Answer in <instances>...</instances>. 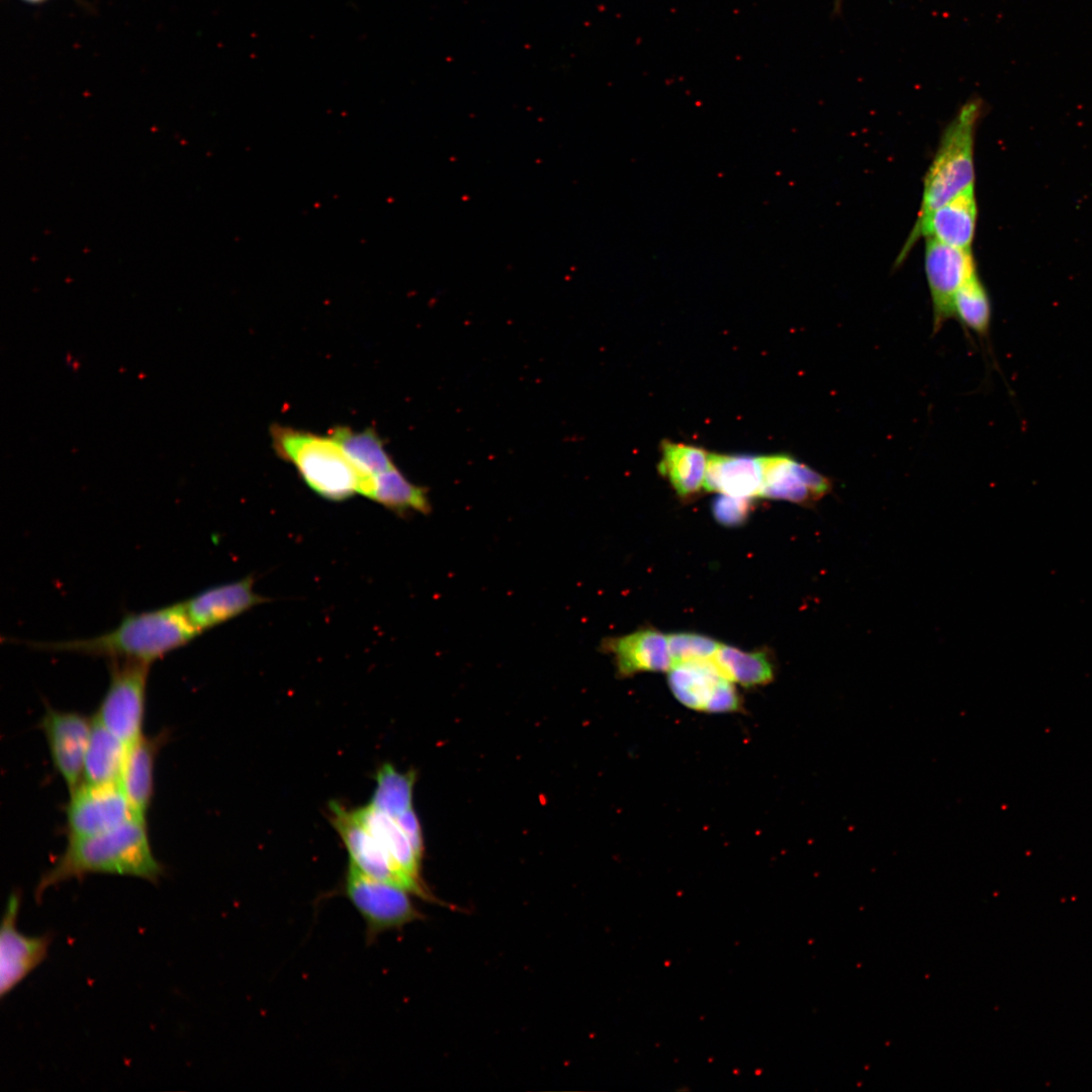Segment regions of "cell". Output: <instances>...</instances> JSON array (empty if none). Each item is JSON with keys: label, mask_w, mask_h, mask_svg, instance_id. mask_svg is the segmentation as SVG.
Here are the masks:
<instances>
[{"label": "cell", "mask_w": 1092, "mask_h": 1092, "mask_svg": "<svg viewBox=\"0 0 1092 1092\" xmlns=\"http://www.w3.org/2000/svg\"><path fill=\"white\" fill-rule=\"evenodd\" d=\"M375 780L376 787L370 806L391 817H397L413 808V772H400L390 763H384L378 769Z\"/></svg>", "instance_id": "cell-25"}, {"label": "cell", "mask_w": 1092, "mask_h": 1092, "mask_svg": "<svg viewBox=\"0 0 1092 1092\" xmlns=\"http://www.w3.org/2000/svg\"><path fill=\"white\" fill-rule=\"evenodd\" d=\"M393 818H395L396 822L410 839L416 852L420 856H422L424 849L422 830L418 817L413 808Z\"/></svg>", "instance_id": "cell-29"}, {"label": "cell", "mask_w": 1092, "mask_h": 1092, "mask_svg": "<svg viewBox=\"0 0 1092 1092\" xmlns=\"http://www.w3.org/2000/svg\"><path fill=\"white\" fill-rule=\"evenodd\" d=\"M197 635L181 603L131 613L112 630L101 635L65 641L29 642L38 650L102 656L151 664L185 646Z\"/></svg>", "instance_id": "cell-2"}, {"label": "cell", "mask_w": 1092, "mask_h": 1092, "mask_svg": "<svg viewBox=\"0 0 1092 1092\" xmlns=\"http://www.w3.org/2000/svg\"><path fill=\"white\" fill-rule=\"evenodd\" d=\"M982 107L980 99H970L946 126L924 177L918 216L974 187V133Z\"/></svg>", "instance_id": "cell-4"}, {"label": "cell", "mask_w": 1092, "mask_h": 1092, "mask_svg": "<svg viewBox=\"0 0 1092 1092\" xmlns=\"http://www.w3.org/2000/svg\"><path fill=\"white\" fill-rule=\"evenodd\" d=\"M341 891L361 916L367 942H373L382 933L399 930L422 918L408 890L369 877L351 864Z\"/></svg>", "instance_id": "cell-5"}, {"label": "cell", "mask_w": 1092, "mask_h": 1092, "mask_svg": "<svg viewBox=\"0 0 1092 1092\" xmlns=\"http://www.w3.org/2000/svg\"><path fill=\"white\" fill-rule=\"evenodd\" d=\"M925 273L929 286L933 332L953 317L952 299L958 289L976 273L970 249L944 244L927 238L924 256Z\"/></svg>", "instance_id": "cell-10"}, {"label": "cell", "mask_w": 1092, "mask_h": 1092, "mask_svg": "<svg viewBox=\"0 0 1092 1092\" xmlns=\"http://www.w3.org/2000/svg\"><path fill=\"white\" fill-rule=\"evenodd\" d=\"M750 499L722 493L713 504V515L724 526L741 525L751 509Z\"/></svg>", "instance_id": "cell-28"}, {"label": "cell", "mask_w": 1092, "mask_h": 1092, "mask_svg": "<svg viewBox=\"0 0 1092 1092\" xmlns=\"http://www.w3.org/2000/svg\"><path fill=\"white\" fill-rule=\"evenodd\" d=\"M65 814L68 839L99 834L139 817L118 783L82 782L70 792Z\"/></svg>", "instance_id": "cell-7"}, {"label": "cell", "mask_w": 1092, "mask_h": 1092, "mask_svg": "<svg viewBox=\"0 0 1092 1092\" xmlns=\"http://www.w3.org/2000/svg\"><path fill=\"white\" fill-rule=\"evenodd\" d=\"M168 734L143 735L127 745L118 784L134 813L147 819L155 793V764Z\"/></svg>", "instance_id": "cell-16"}, {"label": "cell", "mask_w": 1092, "mask_h": 1092, "mask_svg": "<svg viewBox=\"0 0 1092 1092\" xmlns=\"http://www.w3.org/2000/svg\"><path fill=\"white\" fill-rule=\"evenodd\" d=\"M360 493L398 515L431 512L428 489L411 482L396 467L369 477Z\"/></svg>", "instance_id": "cell-20"}, {"label": "cell", "mask_w": 1092, "mask_h": 1092, "mask_svg": "<svg viewBox=\"0 0 1092 1092\" xmlns=\"http://www.w3.org/2000/svg\"><path fill=\"white\" fill-rule=\"evenodd\" d=\"M53 765L69 792L83 782L84 759L93 727V718L74 712L47 708L39 722Z\"/></svg>", "instance_id": "cell-8"}, {"label": "cell", "mask_w": 1092, "mask_h": 1092, "mask_svg": "<svg viewBox=\"0 0 1092 1092\" xmlns=\"http://www.w3.org/2000/svg\"><path fill=\"white\" fill-rule=\"evenodd\" d=\"M711 660L726 679L744 687L766 685L774 678V667L762 652L720 644Z\"/></svg>", "instance_id": "cell-24"}, {"label": "cell", "mask_w": 1092, "mask_h": 1092, "mask_svg": "<svg viewBox=\"0 0 1092 1092\" xmlns=\"http://www.w3.org/2000/svg\"><path fill=\"white\" fill-rule=\"evenodd\" d=\"M668 684L673 696L690 709L727 713L740 709V699L711 659L688 661L669 669Z\"/></svg>", "instance_id": "cell-9"}, {"label": "cell", "mask_w": 1092, "mask_h": 1092, "mask_svg": "<svg viewBox=\"0 0 1092 1092\" xmlns=\"http://www.w3.org/2000/svg\"><path fill=\"white\" fill-rule=\"evenodd\" d=\"M20 893L10 894L0 930V995L5 997L48 957L52 937L29 936L17 928Z\"/></svg>", "instance_id": "cell-11"}, {"label": "cell", "mask_w": 1092, "mask_h": 1092, "mask_svg": "<svg viewBox=\"0 0 1092 1092\" xmlns=\"http://www.w3.org/2000/svg\"><path fill=\"white\" fill-rule=\"evenodd\" d=\"M977 218L974 187L958 194L949 201L918 216L897 264L904 260L914 243L921 237L933 238L944 244L970 249Z\"/></svg>", "instance_id": "cell-13"}, {"label": "cell", "mask_w": 1092, "mask_h": 1092, "mask_svg": "<svg viewBox=\"0 0 1092 1092\" xmlns=\"http://www.w3.org/2000/svg\"><path fill=\"white\" fill-rule=\"evenodd\" d=\"M127 745L93 719L83 770V782L118 783Z\"/></svg>", "instance_id": "cell-23"}, {"label": "cell", "mask_w": 1092, "mask_h": 1092, "mask_svg": "<svg viewBox=\"0 0 1092 1092\" xmlns=\"http://www.w3.org/2000/svg\"><path fill=\"white\" fill-rule=\"evenodd\" d=\"M265 602L251 576L204 589L181 603L198 634L225 623Z\"/></svg>", "instance_id": "cell-15"}, {"label": "cell", "mask_w": 1092, "mask_h": 1092, "mask_svg": "<svg viewBox=\"0 0 1092 1092\" xmlns=\"http://www.w3.org/2000/svg\"><path fill=\"white\" fill-rule=\"evenodd\" d=\"M840 2H841V0H835V5H834L835 10L839 8Z\"/></svg>", "instance_id": "cell-31"}, {"label": "cell", "mask_w": 1092, "mask_h": 1092, "mask_svg": "<svg viewBox=\"0 0 1092 1092\" xmlns=\"http://www.w3.org/2000/svg\"><path fill=\"white\" fill-rule=\"evenodd\" d=\"M330 436L342 447L364 478L395 467L380 436L372 428L354 431L350 427L338 426L330 431Z\"/></svg>", "instance_id": "cell-22"}, {"label": "cell", "mask_w": 1092, "mask_h": 1092, "mask_svg": "<svg viewBox=\"0 0 1092 1092\" xmlns=\"http://www.w3.org/2000/svg\"><path fill=\"white\" fill-rule=\"evenodd\" d=\"M612 653L618 671L631 675L641 671H665L672 666L667 636L655 630H642L605 640L603 646Z\"/></svg>", "instance_id": "cell-18"}, {"label": "cell", "mask_w": 1092, "mask_h": 1092, "mask_svg": "<svg viewBox=\"0 0 1092 1092\" xmlns=\"http://www.w3.org/2000/svg\"><path fill=\"white\" fill-rule=\"evenodd\" d=\"M352 811L385 852L398 885L423 899L435 901L425 888L420 876L422 856L416 852L395 818L376 810L369 804Z\"/></svg>", "instance_id": "cell-12"}, {"label": "cell", "mask_w": 1092, "mask_h": 1092, "mask_svg": "<svg viewBox=\"0 0 1092 1092\" xmlns=\"http://www.w3.org/2000/svg\"><path fill=\"white\" fill-rule=\"evenodd\" d=\"M708 453L693 445L663 441L658 469L681 496L698 492L704 485Z\"/></svg>", "instance_id": "cell-21"}, {"label": "cell", "mask_w": 1092, "mask_h": 1092, "mask_svg": "<svg viewBox=\"0 0 1092 1092\" xmlns=\"http://www.w3.org/2000/svg\"><path fill=\"white\" fill-rule=\"evenodd\" d=\"M703 487L737 497L759 496L762 487L759 457L708 453Z\"/></svg>", "instance_id": "cell-19"}, {"label": "cell", "mask_w": 1092, "mask_h": 1092, "mask_svg": "<svg viewBox=\"0 0 1092 1092\" xmlns=\"http://www.w3.org/2000/svg\"><path fill=\"white\" fill-rule=\"evenodd\" d=\"M667 641L672 666L688 661L711 659L720 645L711 638L693 633L670 634Z\"/></svg>", "instance_id": "cell-27"}, {"label": "cell", "mask_w": 1092, "mask_h": 1092, "mask_svg": "<svg viewBox=\"0 0 1092 1092\" xmlns=\"http://www.w3.org/2000/svg\"><path fill=\"white\" fill-rule=\"evenodd\" d=\"M330 812L332 824L348 850L349 864L369 877L398 885L385 852L353 811L332 802Z\"/></svg>", "instance_id": "cell-17"}, {"label": "cell", "mask_w": 1092, "mask_h": 1092, "mask_svg": "<svg viewBox=\"0 0 1092 1092\" xmlns=\"http://www.w3.org/2000/svg\"><path fill=\"white\" fill-rule=\"evenodd\" d=\"M150 664L111 660L109 684L93 719L129 745L143 736Z\"/></svg>", "instance_id": "cell-6"}, {"label": "cell", "mask_w": 1092, "mask_h": 1092, "mask_svg": "<svg viewBox=\"0 0 1092 1092\" xmlns=\"http://www.w3.org/2000/svg\"><path fill=\"white\" fill-rule=\"evenodd\" d=\"M94 874L160 881L164 867L153 852L146 819L134 817L111 830L68 839L62 854L40 877L35 898L40 900L49 888L61 883Z\"/></svg>", "instance_id": "cell-1"}, {"label": "cell", "mask_w": 1092, "mask_h": 1092, "mask_svg": "<svg viewBox=\"0 0 1092 1092\" xmlns=\"http://www.w3.org/2000/svg\"><path fill=\"white\" fill-rule=\"evenodd\" d=\"M952 312L961 324L979 336H985L991 325V303L982 282L975 274L956 292Z\"/></svg>", "instance_id": "cell-26"}, {"label": "cell", "mask_w": 1092, "mask_h": 1092, "mask_svg": "<svg viewBox=\"0 0 1092 1092\" xmlns=\"http://www.w3.org/2000/svg\"><path fill=\"white\" fill-rule=\"evenodd\" d=\"M22 1H24L26 3H29V4H40V3H42V2H44L47 0H22Z\"/></svg>", "instance_id": "cell-30"}, {"label": "cell", "mask_w": 1092, "mask_h": 1092, "mask_svg": "<svg viewBox=\"0 0 1092 1092\" xmlns=\"http://www.w3.org/2000/svg\"><path fill=\"white\" fill-rule=\"evenodd\" d=\"M762 487L759 496L810 505L822 498L832 487L821 473L790 455L759 457Z\"/></svg>", "instance_id": "cell-14"}, {"label": "cell", "mask_w": 1092, "mask_h": 1092, "mask_svg": "<svg viewBox=\"0 0 1092 1092\" xmlns=\"http://www.w3.org/2000/svg\"><path fill=\"white\" fill-rule=\"evenodd\" d=\"M270 436L275 453L291 463L315 493L333 502L359 493L366 478L330 435L274 424Z\"/></svg>", "instance_id": "cell-3"}]
</instances>
